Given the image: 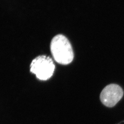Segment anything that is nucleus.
Returning a JSON list of instances; mask_svg holds the SVG:
<instances>
[{"label": "nucleus", "mask_w": 124, "mask_h": 124, "mask_svg": "<svg viewBox=\"0 0 124 124\" xmlns=\"http://www.w3.org/2000/svg\"><path fill=\"white\" fill-rule=\"evenodd\" d=\"M50 49L54 60L58 63L67 65L73 60L74 54L72 46L63 35H58L53 37Z\"/></svg>", "instance_id": "obj_1"}, {"label": "nucleus", "mask_w": 124, "mask_h": 124, "mask_svg": "<svg viewBox=\"0 0 124 124\" xmlns=\"http://www.w3.org/2000/svg\"><path fill=\"white\" fill-rule=\"evenodd\" d=\"M55 65L51 58L41 55L35 58L31 62V71L41 80H46L53 75Z\"/></svg>", "instance_id": "obj_2"}, {"label": "nucleus", "mask_w": 124, "mask_h": 124, "mask_svg": "<svg viewBox=\"0 0 124 124\" xmlns=\"http://www.w3.org/2000/svg\"><path fill=\"white\" fill-rule=\"evenodd\" d=\"M124 92L120 85L111 84L107 85L102 90L100 99L105 106L111 108L115 106L123 96Z\"/></svg>", "instance_id": "obj_3"}]
</instances>
